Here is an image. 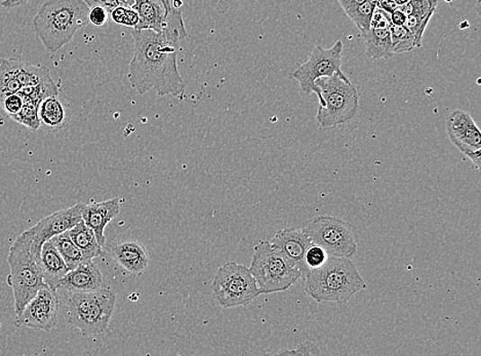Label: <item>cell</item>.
Instances as JSON below:
<instances>
[{
  "label": "cell",
  "instance_id": "cell-45",
  "mask_svg": "<svg viewBox=\"0 0 481 356\" xmlns=\"http://www.w3.org/2000/svg\"><path fill=\"white\" fill-rule=\"evenodd\" d=\"M370 2L371 4H375V5H376V4H377V2H378V0H370Z\"/></svg>",
  "mask_w": 481,
  "mask_h": 356
},
{
  "label": "cell",
  "instance_id": "cell-40",
  "mask_svg": "<svg viewBox=\"0 0 481 356\" xmlns=\"http://www.w3.org/2000/svg\"><path fill=\"white\" fill-rule=\"evenodd\" d=\"M376 6L387 13L398 9V5L393 0H378Z\"/></svg>",
  "mask_w": 481,
  "mask_h": 356
},
{
  "label": "cell",
  "instance_id": "cell-17",
  "mask_svg": "<svg viewBox=\"0 0 481 356\" xmlns=\"http://www.w3.org/2000/svg\"><path fill=\"white\" fill-rule=\"evenodd\" d=\"M111 255L129 273L141 275L149 266V257L145 246L138 241H123L113 244Z\"/></svg>",
  "mask_w": 481,
  "mask_h": 356
},
{
  "label": "cell",
  "instance_id": "cell-4",
  "mask_svg": "<svg viewBox=\"0 0 481 356\" xmlns=\"http://www.w3.org/2000/svg\"><path fill=\"white\" fill-rule=\"evenodd\" d=\"M65 316L68 324L86 337L103 334L111 321L116 295L109 289L87 293H68L65 298Z\"/></svg>",
  "mask_w": 481,
  "mask_h": 356
},
{
  "label": "cell",
  "instance_id": "cell-35",
  "mask_svg": "<svg viewBox=\"0 0 481 356\" xmlns=\"http://www.w3.org/2000/svg\"><path fill=\"white\" fill-rule=\"evenodd\" d=\"M322 352H319L318 347L311 343H304L298 344L290 350L281 352L277 354L281 355H318Z\"/></svg>",
  "mask_w": 481,
  "mask_h": 356
},
{
  "label": "cell",
  "instance_id": "cell-39",
  "mask_svg": "<svg viewBox=\"0 0 481 356\" xmlns=\"http://www.w3.org/2000/svg\"><path fill=\"white\" fill-rule=\"evenodd\" d=\"M406 17V14L399 9V6L397 10L389 13L390 23L396 26H405Z\"/></svg>",
  "mask_w": 481,
  "mask_h": 356
},
{
  "label": "cell",
  "instance_id": "cell-19",
  "mask_svg": "<svg viewBox=\"0 0 481 356\" xmlns=\"http://www.w3.org/2000/svg\"><path fill=\"white\" fill-rule=\"evenodd\" d=\"M40 267L43 281L46 282L47 286L55 290H57L60 280L69 271L61 254L57 250L50 239L42 245L40 253Z\"/></svg>",
  "mask_w": 481,
  "mask_h": 356
},
{
  "label": "cell",
  "instance_id": "cell-44",
  "mask_svg": "<svg viewBox=\"0 0 481 356\" xmlns=\"http://www.w3.org/2000/svg\"><path fill=\"white\" fill-rule=\"evenodd\" d=\"M160 2H162L165 4L167 10L172 9V0H160Z\"/></svg>",
  "mask_w": 481,
  "mask_h": 356
},
{
  "label": "cell",
  "instance_id": "cell-12",
  "mask_svg": "<svg viewBox=\"0 0 481 356\" xmlns=\"http://www.w3.org/2000/svg\"><path fill=\"white\" fill-rule=\"evenodd\" d=\"M85 203L77 202L76 205L68 209L58 210V212L43 218L33 227L23 232V235L31 241L33 255L40 260V253L43 244L56 236L69 231L72 227L83 220V209Z\"/></svg>",
  "mask_w": 481,
  "mask_h": 356
},
{
  "label": "cell",
  "instance_id": "cell-37",
  "mask_svg": "<svg viewBox=\"0 0 481 356\" xmlns=\"http://www.w3.org/2000/svg\"><path fill=\"white\" fill-rule=\"evenodd\" d=\"M390 18L389 13L375 7L373 18L370 21V28H389Z\"/></svg>",
  "mask_w": 481,
  "mask_h": 356
},
{
  "label": "cell",
  "instance_id": "cell-11",
  "mask_svg": "<svg viewBox=\"0 0 481 356\" xmlns=\"http://www.w3.org/2000/svg\"><path fill=\"white\" fill-rule=\"evenodd\" d=\"M447 132L451 143L469 159L475 169L481 166V133L472 116L461 109L451 111L447 118Z\"/></svg>",
  "mask_w": 481,
  "mask_h": 356
},
{
  "label": "cell",
  "instance_id": "cell-25",
  "mask_svg": "<svg viewBox=\"0 0 481 356\" xmlns=\"http://www.w3.org/2000/svg\"><path fill=\"white\" fill-rule=\"evenodd\" d=\"M40 121L49 128H59L65 120V108L58 96L48 97L43 100L39 108Z\"/></svg>",
  "mask_w": 481,
  "mask_h": 356
},
{
  "label": "cell",
  "instance_id": "cell-9",
  "mask_svg": "<svg viewBox=\"0 0 481 356\" xmlns=\"http://www.w3.org/2000/svg\"><path fill=\"white\" fill-rule=\"evenodd\" d=\"M311 242L324 248L329 256L352 258L357 241L352 225L334 216H317L303 223Z\"/></svg>",
  "mask_w": 481,
  "mask_h": 356
},
{
  "label": "cell",
  "instance_id": "cell-8",
  "mask_svg": "<svg viewBox=\"0 0 481 356\" xmlns=\"http://www.w3.org/2000/svg\"><path fill=\"white\" fill-rule=\"evenodd\" d=\"M211 290L225 309L247 307L261 295L250 268L236 263L218 267Z\"/></svg>",
  "mask_w": 481,
  "mask_h": 356
},
{
  "label": "cell",
  "instance_id": "cell-22",
  "mask_svg": "<svg viewBox=\"0 0 481 356\" xmlns=\"http://www.w3.org/2000/svg\"><path fill=\"white\" fill-rule=\"evenodd\" d=\"M7 60H9L13 75L22 86L36 85L53 79L49 68L41 67V65L20 61L14 58Z\"/></svg>",
  "mask_w": 481,
  "mask_h": 356
},
{
  "label": "cell",
  "instance_id": "cell-24",
  "mask_svg": "<svg viewBox=\"0 0 481 356\" xmlns=\"http://www.w3.org/2000/svg\"><path fill=\"white\" fill-rule=\"evenodd\" d=\"M50 241L53 242L57 250L61 254L69 271L76 268L80 263L85 261L83 252L72 242L68 231L50 238Z\"/></svg>",
  "mask_w": 481,
  "mask_h": 356
},
{
  "label": "cell",
  "instance_id": "cell-5",
  "mask_svg": "<svg viewBox=\"0 0 481 356\" xmlns=\"http://www.w3.org/2000/svg\"><path fill=\"white\" fill-rule=\"evenodd\" d=\"M7 263L11 272L6 282L11 287L16 316L22 314L29 301L46 287L40 267V260L31 252V241L22 234L11 246Z\"/></svg>",
  "mask_w": 481,
  "mask_h": 356
},
{
  "label": "cell",
  "instance_id": "cell-20",
  "mask_svg": "<svg viewBox=\"0 0 481 356\" xmlns=\"http://www.w3.org/2000/svg\"><path fill=\"white\" fill-rule=\"evenodd\" d=\"M361 36L366 43V55L369 59H390L393 56L389 28H370Z\"/></svg>",
  "mask_w": 481,
  "mask_h": 356
},
{
  "label": "cell",
  "instance_id": "cell-31",
  "mask_svg": "<svg viewBox=\"0 0 481 356\" xmlns=\"http://www.w3.org/2000/svg\"><path fill=\"white\" fill-rule=\"evenodd\" d=\"M439 0H410L409 3L399 6L406 16L415 14V16L424 17L429 13H434Z\"/></svg>",
  "mask_w": 481,
  "mask_h": 356
},
{
  "label": "cell",
  "instance_id": "cell-3",
  "mask_svg": "<svg viewBox=\"0 0 481 356\" xmlns=\"http://www.w3.org/2000/svg\"><path fill=\"white\" fill-rule=\"evenodd\" d=\"M89 13L84 0H47L34 17V31L49 53H57L90 24Z\"/></svg>",
  "mask_w": 481,
  "mask_h": 356
},
{
  "label": "cell",
  "instance_id": "cell-41",
  "mask_svg": "<svg viewBox=\"0 0 481 356\" xmlns=\"http://www.w3.org/2000/svg\"><path fill=\"white\" fill-rule=\"evenodd\" d=\"M342 9L347 13L350 10H352L353 7L367 2V0H338Z\"/></svg>",
  "mask_w": 481,
  "mask_h": 356
},
{
  "label": "cell",
  "instance_id": "cell-33",
  "mask_svg": "<svg viewBox=\"0 0 481 356\" xmlns=\"http://www.w3.org/2000/svg\"><path fill=\"white\" fill-rule=\"evenodd\" d=\"M329 257V254L322 246L312 243L305 253V263L311 271L323 266Z\"/></svg>",
  "mask_w": 481,
  "mask_h": 356
},
{
  "label": "cell",
  "instance_id": "cell-15",
  "mask_svg": "<svg viewBox=\"0 0 481 356\" xmlns=\"http://www.w3.org/2000/svg\"><path fill=\"white\" fill-rule=\"evenodd\" d=\"M103 276L93 260H85L76 268L69 271L60 280L58 289L67 293H87L101 288Z\"/></svg>",
  "mask_w": 481,
  "mask_h": 356
},
{
  "label": "cell",
  "instance_id": "cell-26",
  "mask_svg": "<svg viewBox=\"0 0 481 356\" xmlns=\"http://www.w3.org/2000/svg\"><path fill=\"white\" fill-rule=\"evenodd\" d=\"M389 31L393 54L409 53L415 49L414 38L409 29L390 23Z\"/></svg>",
  "mask_w": 481,
  "mask_h": 356
},
{
  "label": "cell",
  "instance_id": "cell-28",
  "mask_svg": "<svg viewBox=\"0 0 481 356\" xmlns=\"http://www.w3.org/2000/svg\"><path fill=\"white\" fill-rule=\"evenodd\" d=\"M22 85L13 75L9 60H0V102L11 93L20 91Z\"/></svg>",
  "mask_w": 481,
  "mask_h": 356
},
{
  "label": "cell",
  "instance_id": "cell-6",
  "mask_svg": "<svg viewBox=\"0 0 481 356\" xmlns=\"http://www.w3.org/2000/svg\"><path fill=\"white\" fill-rule=\"evenodd\" d=\"M315 84L322 94L316 114L319 128L334 129L354 119L360 108L359 92L344 74L320 77Z\"/></svg>",
  "mask_w": 481,
  "mask_h": 356
},
{
  "label": "cell",
  "instance_id": "cell-14",
  "mask_svg": "<svg viewBox=\"0 0 481 356\" xmlns=\"http://www.w3.org/2000/svg\"><path fill=\"white\" fill-rule=\"evenodd\" d=\"M276 250L283 254L302 271L303 278L309 269L305 263V253L312 244L303 227H289L277 231L271 241Z\"/></svg>",
  "mask_w": 481,
  "mask_h": 356
},
{
  "label": "cell",
  "instance_id": "cell-29",
  "mask_svg": "<svg viewBox=\"0 0 481 356\" xmlns=\"http://www.w3.org/2000/svg\"><path fill=\"white\" fill-rule=\"evenodd\" d=\"M39 108L40 107L23 105L17 114L12 115L10 118L18 122L19 125L24 126L27 129L33 130V132H36L41 125Z\"/></svg>",
  "mask_w": 481,
  "mask_h": 356
},
{
  "label": "cell",
  "instance_id": "cell-43",
  "mask_svg": "<svg viewBox=\"0 0 481 356\" xmlns=\"http://www.w3.org/2000/svg\"><path fill=\"white\" fill-rule=\"evenodd\" d=\"M182 5H183V2H182V0H172V6L174 7V9L180 10Z\"/></svg>",
  "mask_w": 481,
  "mask_h": 356
},
{
  "label": "cell",
  "instance_id": "cell-32",
  "mask_svg": "<svg viewBox=\"0 0 481 356\" xmlns=\"http://www.w3.org/2000/svg\"><path fill=\"white\" fill-rule=\"evenodd\" d=\"M111 16L116 24L127 26L129 28H136L138 23V16L132 7L126 5H120L114 7L111 12Z\"/></svg>",
  "mask_w": 481,
  "mask_h": 356
},
{
  "label": "cell",
  "instance_id": "cell-34",
  "mask_svg": "<svg viewBox=\"0 0 481 356\" xmlns=\"http://www.w3.org/2000/svg\"><path fill=\"white\" fill-rule=\"evenodd\" d=\"M0 105L4 107L7 115L12 116L21 111L22 107H23V101H22L18 93H11L0 102Z\"/></svg>",
  "mask_w": 481,
  "mask_h": 356
},
{
  "label": "cell",
  "instance_id": "cell-23",
  "mask_svg": "<svg viewBox=\"0 0 481 356\" xmlns=\"http://www.w3.org/2000/svg\"><path fill=\"white\" fill-rule=\"evenodd\" d=\"M23 105L40 107L41 102L48 97L58 96L59 89L54 79L36 85L22 86L18 92Z\"/></svg>",
  "mask_w": 481,
  "mask_h": 356
},
{
  "label": "cell",
  "instance_id": "cell-16",
  "mask_svg": "<svg viewBox=\"0 0 481 356\" xmlns=\"http://www.w3.org/2000/svg\"><path fill=\"white\" fill-rule=\"evenodd\" d=\"M120 212L119 199L101 202L92 201L89 205H85L83 221L94 232L101 246H103L106 243L105 228L107 225L115 217H118Z\"/></svg>",
  "mask_w": 481,
  "mask_h": 356
},
{
  "label": "cell",
  "instance_id": "cell-1",
  "mask_svg": "<svg viewBox=\"0 0 481 356\" xmlns=\"http://www.w3.org/2000/svg\"><path fill=\"white\" fill-rule=\"evenodd\" d=\"M129 81L140 94L155 90L159 96L182 97L186 85L178 68L180 41L187 38L182 13L172 6L163 31H136Z\"/></svg>",
  "mask_w": 481,
  "mask_h": 356
},
{
  "label": "cell",
  "instance_id": "cell-10",
  "mask_svg": "<svg viewBox=\"0 0 481 356\" xmlns=\"http://www.w3.org/2000/svg\"><path fill=\"white\" fill-rule=\"evenodd\" d=\"M343 49V42L341 40H338L330 49H324L320 46L313 49L308 60L296 69L293 74V78L300 85L304 96L316 93L318 102H320L322 94L315 84L316 79L344 74L341 69Z\"/></svg>",
  "mask_w": 481,
  "mask_h": 356
},
{
  "label": "cell",
  "instance_id": "cell-38",
  "mask_svg": "<svg viewBox=\"0 0 481 356\" xmlns=\"http://www.w3.org/2000/svg\"><path fill=\"white\" fill-rule=\"evenodd\" d=\"M84 2L87 5H89V7H93L96 5L104 7V9L108 13H111L116 6H120V5L128 6L126 3L123 2V0H84Z\"/></svg>",
  "mask_w": 481,
  "mask_h": 356
},
{
  "label": "cell",
  "instance_id": "cell-7",
  "mask_svg": "<svg viewBox=\"0 0 481 356\" xmlns=\"http://www.w3.org/2000/svg\"><path fill=\"white\" fill-rule=\"evenodd\" d=\"M250 271L261 295L286 292L303 278L300 268L276 250L271 241H261L254 246Z\"/></svg>",
  "mask_w": 481,
  "mask_h": 356
},
{
  "label": "cell",
  "instance_id": "cell-27",
  "mask_svg": "<svg viewBox=\"0 0 481 356\" xmlns=\"http://www.w3.org/2000/svg\"><path fill=\"white\" fill-rule=\"evenodd\" d=\"M375 7V4H371L370 0H367V2L353 7L352 10L345 13L362 34L367 32L370 28V21L373 18Z\"/></svg>",
  "mask_w": 481,
  "mask_h": 356
},
{
  "label": "cell",
  "instance_id": "cell-2",
  "mask_svg": "<svg viewBox=\"0 0 481 356\" xmlns=\"http://www.w3.org/2000/svg\"><path fill=\"white\" fill-rule=\"evenodd\" d=\"M367 289L350 258L330 256L323 266L305 275V292L320 304H345Z\"/></svg>",
  "mask_w": 481,
  "mask_h": 356
},
{
  "label": "cell",
  "instance_id": "cell-36",
  "mask_svg": "<svg viewBox=\"0 0 481 356\" xmlns=\"http://www.w3.org/2000/svg\"><path fill=\"white\" fill-rule=\"evenodd\" d=\"M89 20L94 26H104L108 21V12L99 5L90 7Z\"/></svg>",
  "mask_w": 481,
  "mask_h": 356
},
{
  "label": "cell",
  "instance_id": "cell-42",
  "mask_svg": "<svg viewBox=\"0 0 481 356\" xmlns=\"http://www.w3.org/2000/svg\"><path fill=\"white\" fill-rule=\"evenodd\" d=\"M28 0H4L0 5L4 7L6 10L16 9V7L24 5Z\"/></svg>",
  "mask_w": 481,
  "mask_h": 356
},
{
  "label": "cell",
  "instance_id": "cell-30",
  "mask_svg": "<svg viewBox=\"0 0 481 356\" xmlns=\"http://www.w3.org/2000/svg\"><path fill=\"white\" fill-rule=\"evenodd\" d=\"M433 14L434 13H429L424 17L415 16V14H409V16L406 17L405 27L409 29L411 33L414 35L415 49H418L422 46L423 36H424L426 28Z\"/></svg>",
  "mask_w": 481,
  "mask_h": 356
},
{
  "label": "cell",
  "instance_id": "cell-13",
  "mask_svg": "<svg viewBox=\"0 0 481 356\" xmlns=\"http://www.w3.org/2000/svg\"><path fill=\"white\" fill-rule=\"evenodd\" d=\"M59 307L60 300L57 290L49 286L43 287L17 316L16 325L26 326L36 331L53 330L58 324Z\"/></svg>",
  "mask_w": 481,
  "mask_h": 356
},
{
  "label": "cell",
  "instance_id": "cell-18",
  "mask_svg": "<svg viewBox=\"0 0 481 356\" xmlns=\"http://www.w3.org/2000/svg\"><path fill=\"white\" fill-rule=\"evenodd\" d=\"M132 9L138 16V23L136 31H163L166 26L167 14L171 10H167L160 0H135Z\"/></svg>",
  "mask_w": 481,
  "mask_h": 356
},
{
  "label": "cell",
  "instance_id": "cell-21",
  "mask_svg": "<svg viewBox=\"0 0 481 356\" xmlns=\"http://www.w3.org/2000/svg\"><path fill=\"white\" fill-rule=\"evenodd\" d=\"M68 234L72 242L83 252L85 260H93L103 255V251H102V246L98 243L96 235L83 220L78 222L75 227H72Z\"/></svg>",
  "mask_w": 481,
  "mask_h": 356
}]
</instances>
